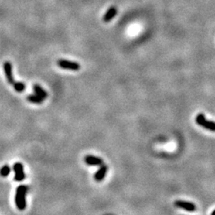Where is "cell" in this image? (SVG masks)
<instances>
[{"label": "cell", "instance_id": "obj_1", "mask_svg": "<svg viewBox=\"0 0 215 215\" xmlns=\"http://www.w3.org/2000/svg\"><path fill=\"white\" fill-rule=\"evenodd\" d=\"M29 188L27 186L21 185L19 186L16 190L15 194V204L17 206L18 209L20 210H23L26 206V196L27 194Z\"/></svg>", "mask_w": 215, "mask_h": 215}, {"label": "cell", "instance_id": "obj_2", "mask_svg": "<svg viewBox=\"0 0 215 215\" xmlns=\"http://www.w3.org/2000/svg\"><path fill=\"white\" fill-rule=\"evenodd\" d=\"M195 120L199 126L203 127L204 128L211 131H215V122L206 120V116L203 114H198Z\"/></svg>", "mask_w": 215, "mask_h": 215}, {"label": "cell", "instance_id": "obj_3", "mask_svg": "<svg viewBox=\"0 0 215 215\" xmlns=\"http://www.w3.org/2000/svg\"><path fill=\"white\" fill-rule=\"evenodd\" d=\"M57 65L61 69H65V70H73V71H77L80 70V66L77 62L74 61H67L65 59H59L57 61Z\"/></svg>", "mask_w": 215, "mask_h": 215}, {"label": "cell", "instance_id": "obj_4", "mask_svg": "<svg viewBox=\"0 0 215 215\" xmlns=\"http://www.w3.org/2000/svg\"><path fill=\"white\" fill-rule=\"evenodd\" d=\"M175 206L177 208L183 209L184 210L189 211V212H194L197 209L195 204L183 200H176L175 202Z\"/></svg>", "mask_w": 215, "mask_h": 215}, {"label": "cell", "instance_id": "obj_5", "mask_svg": "<svg viewBox=\"0 0 215 215\" xmlns=\"http://www.w3.org/2000/svg\"><path fill=\"white\" fill-rule=\"evenodd\" d=\"M14 171H15V179L17 182H21L24 180L26 178L25 173H24L23 165L21 162H16L14 164Z\"/></svg>", "mask_w": 215, "mask_h": 215}, {"label": "cell", "instance_id": "obj_6", "mask_svg": "<svg viewBox=\"0 0 215 215\" xmlns=\"http://www.w3.org/2000/svg\"><path fill=\"white\" fill-rule=\"evenodd\" d=\"M3 68H4L5 75H6V80H7L9 84H13L15 83V80H14L12 74V65H11V62L6 61V62L3 64Z\"/></svg>", "mask_w": 215, "mask_h": 215}, {"label": "cell", "instance_id": "obj_7", "mask_svg": "<svg viewBox=\"0 0 215 215\" xmlns=\"http://www.w3.org/2000/svg\"><path fill=\"white\" fill-rule=\"evenodd\" d=\"M84 162L89 166H101L103 164V159L94 155H87L84 157Z\"/></svg>", "mask_w": 215, "mask_h": 215}, {"label": "cell", "instance_id": "obj_8", "mask_svg": "<svg viewBox=\"0 0 215 215\" xmlns=\"http://www.w3.org/2000/svg\"><path fill=\"white\" fill-rule=\"evenodd\" d=\"M108 171V166L106 165H102L101 167H100V169L97 171V173L94 175V179L97 180V182L102 181L104 177H105L106 174Z\"/></svg>", "mask_w": 215, "mask_h": 215}, {"label": "cell", "instance_id": "obj_9", "mask_svg": "<svg viewBox=\"0 0 215 215\" xmlns=\"http://www.w3.org/2000/svg\"><path fill=\"white\" fill-rule=\"evenodd\" d=\"M116 13H117V11H116V7H114V6L110 7V8L108 9V11L105 15H104V16L103 20L105 22H108L111 21L112 19H114V17L116 16Z\"/></svg>", "mask_w": 215, "mask_h": 215}, {"label": "cell", "instance_id": "obj_10", "mask_svg": "<svg viewBox=\"0 0 215 215\" xmlns=\"http://www.w3.org/2000/svg\"><path fill=\"white\" fill-rule=\"evenodd\" d=\"M33 89H34V93H35L36 95L39 96V97H41L44 100L46 99V97H48V93H47L44 89H42L39 84H34Z\"/></svg>", "mask_w": 215, "mask_h": 215}, {"label": "cell", "instance_id": "obj_11", "mask_svg": "<svg viewBox=\"0 0 215 215\" xmlns=\"http://www.w3.org/2000/svg\"><path fill=\"white\" fill-rule=\"evenodd\" d=\"M27 101H28L31 102V103L34 104H41L43 102L44 99L42 98L41 97L38 95H30L27 97Z\"/></svg>", "mask_w": 215, "mask_h": 215}, {"label": "cell", "instance_id": "obj_12", "mask_svg": "<svg viewBox=\"0 0 215 215\" xmlns=\"http://www.w3.org/2000/svg\"><path fill=\"white\" fill-rule=\"evenodd\" d=\"M14 89L15 91H17L18 93H21L22 91L25 90L26 84L22 82H15L14 83Z\"/></svg>", "mask_w": 215, "mask_h": 215}, {"label": "cell", "instance_id": "obj_13", "mask_svg": "<svg viewBox=\"0 0 215 215\" xmlns=\"http://www.w3.org/2000/svg\"><path fill=\"white\" fill-rule=\"evenodd\" d=\"M11 172V167H9L8 165H4L2 168L0 169V175L2 177H6L8 176V175Z\"/></svg>", "mask_w": 215, "mask_h": 215}, {"label": "cell", "instance_id": "obj_14", "mask_svg": "<svg viewBox=\"0 0 215 215\" xmlns=\"http://www.w3.org/2000/svg\"><path fill=\"white\" fill-rule=\"evenodd\" d=\"M211 215H215V210L213 211V212H212V213H211Z\"/></svg>", "mask_w": 215, "mask_h": 215}]
</instances>
